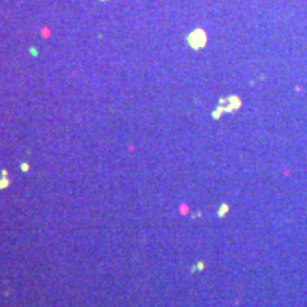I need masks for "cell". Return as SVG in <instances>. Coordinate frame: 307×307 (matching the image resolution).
I'll return each mask as SVG.
<instances>
[{
	"instance_id": "1",
	"label": "cell",
	"mask_w": 307,
	"mask_h": 307,
	"mask_svg": "<svg viewBox=\"0 0 307 307\" xmlns=\"http://www.w3.org/2000/svg\"><path fill=\"white\" fill-rule=\"evenodd\" d=\"M7 186H9V179H6V178L0 179V189H4Z\"/></svg>"
},
{
	"instance_id": "2",
	"label": "cell",
	"mask_w": 307,
	"mask_h": 307,
	"mask_svg": "<svg viewBox=\"0 0 307 307\" xmlns=\"http://www.w3.org/2000/svg\"><path fill=\"white\" fill-rule=\"evenodd\" d=\"M29 168H30V167H29L26 162H24V164H21V171H23V172H27V171H29Z\"/></svg>"
}]
</instances>
